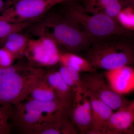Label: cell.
<instances>
[{"label":"cell","mask_w":134,"mask_h":134,"mask_svg":"<svg viewBox=\"0 0 134 134\" xmlns=\"http://www.w3.org/2000/svg\"><path fill=\"white\" fill-rule=\"evenodd\" d=\"M27 29L30 34L52 39L75 53L86 52L94 40L63 16L55 14L44 16Z\"/></svg>","instance_id":"6da1fadb"},{"label":"cell","mask_w":134,"mask_h":134,"mask_svg":"<svg viewBox=\"0 0 134 134\" xmlns=\"http://www.w3.org/2000/svg\"><path fill=\"white\" fill-rule=\"evenodd\" d=\"M62 15L94 40L115 37H128L130 31L116 19L106 15L92 14L85 9L79 0H68L60 3Z\"/></svg>","instance_id":"7a4b0ae2"},{"label":"cell","mask_w":134,"mask_h":134,"mask_svg":"<svg viewBox=\"0 0 134 134\" xmlns=\"http://www.w3.org/2000/svg\"><path fill=\"white\" fill-rule=\"evenodd\" d=\"M121 37L94 40L85 58L96 69L106 71L134 64V46Z\"/></svg>","instance_id":"3957f363"},{"label":"cell","mask_w":134,"mask_h":134,"mask_svg":"<svg viewBox=\"0 0 134 134\" xmlns=\"http://www.w3.org/2000/svg\"><path fill=\"white\" fill-rule=\"evenodd\" d=\"M46 73L29 65L11 75L0 85V105H16L30 96L36 82Z\"/></svg>","instance_id":"277c9868"},{"label":"cell","mask_w":134,"mask_h":134,"mask_svg":"<svg viewBox=\"0 0 134 134\" xmlns=\"http://www.w3.org/2000/svg\"><path fill=\"white\" fill-rule=\"evenodd\" d=\"M68 0H20L0 15V20L13 23L36 22L52 8Z\"/></svg>","instance_id":"5b68a950"},{"label":"cell","mask_w":134,"mask_h":134,"mask_svg":"<svg viewBox=\"0 0 134 134\" xmlns=\"http://www.w3.org/2000/svg\"><path fill=\"white\" fill-rule=\"evenodd\" d=\"M84 91L103 101L114 111L127 105L131 101L115 92L104 75L96 72L86 73L81 76Z\"/></svg>","instance_id":"8992f818"},{"label":"cell","mask_w":134,"mask_h":134,"mask_svg":"<svg viewBox=\"0 0 134 134\" xmlns=\"http://www.w3.org/2000/svg\"><path fill=\"white\" fill-rule=\"evenodd\" d=\"M60 52L58 44L52 39L39 37L30 39L24 56L31 66H50L59 63Z\"/></svg>","instance_id":"52a82bcc"},{"label":"cell","mask_w":134,"mask_h":134,"mask_svg":"<svg viewBox=\"0 0 134 134\" xmlns=\"http://www.w3.org/2000/svg\"><path fill=\"white\" fill-rule=\"evenodd\" d=\"M72 108L50 115L31 128L26 133L74 134L77 131L71 120Z\"/></svg>","instance_id":"ba28073f"},{"label":"cell","mask_w":134,"mask_h":134,"mask_svg":"<svg viewBox=\"0 0 134 134\" xmlns=\"http://www.w3.org/2000/svg\"><path fill=\"white\" fill-rule=\"evenodd\" d=\"M71 120L77 132L90 134L92 127V107L90 99L84 91L75 93Z\"/></svg>","instance_id":"9c48e42d"},{"label":"cell","mask_w":134,"mask_h":134,"mask_svg":"<svg viewBox=\"0 0 134 134\" xmlns=\"http://www.w3.org/2000/svg\"><path fill=\"white\" fill-rule=\"evenodd\" d=\"M134 134V99L124 107L113 112L101 134Z\"/></svg>","instance_id":"30bf717a"},{"label":"cell","mask_w":134,"mask_h":134,"mask_svg":"<svg viewBox=\"0 0 134 134\" xmlns=\"http://www.w3.org/2000/svg\"><path fill=\"white\" fill-rule=\"evenodd\" d=\"M104 76L113 90L120 95L134 92V69L131 66L107 70Z\"/></svg>","instance_id":"8fae6325"},{"label":"cell","mask_w":134,"mask_h":134,"mask_svg":"<svg viewBox=\"0 0 134 134\" xmlns=\"http://www.w3.org/2000/svg\"><path fill=\"white\" fill-rule=\"evenodd\" d=\"M88 12L102 14L117 20L124 7V0H79Z\"/></svg>","instance_id":"7c38bea8"},{"label":"cell","mask_w":134,"mask_h":134,"mask_svg":"<svg viewBox=\"0 0 134 134\" xmlns=\"http://www.w3.org/2000/svg\"><path fill=\"white\" fill-rule=\"evenodd\" d=\"M84 92L88 96L92 107V127L90 134H101L104 126L114 110L98 98Z\"/></svg>","instance_id":"4fadbf2b"},{"label":"cell","mask_w":134,"mask_h":134,"mask_svg":"<svg viewBox=\"0 0 134 134\" xmlns=\"http://www.w3.org/2000/svg\"><path fill=\"white\" fill-rule=\"evenodd\" d=\"M44 76L54 90L59 99L65 102H73L75 92L63 80L58 70L46 72Z\"/></svg>","instance_id":"5bb4252c"},{"label":"cell","mask_w":134,"mask_h":134,"mask_svg":"<svg viewBox=\"0 0 134 134\" xmlns=\"http://www.w3.org/2000/svg\"><path fill=\"white\" fill-rule=\"evenodd\" d=\"M59 63L62 66L71 68L79 73H93L96 71V69L86 58L70 52H60Z\"/></svg>","instance_id":"9a60e30c"},{"label":"cell","mask_w":134,"mask_h":134,"mask_svg":"<svg viewBox=\"0 0 134 134\" xmlns=\"http://www.w3.org/2000/svg\"><path fill=\"white\" fill-rule=\"evenodd\" d=\"M30 39L28 33L13 32L8 36L3 47L14 54L17 59H21L24 56Z\"/></svg>","instance_id":"2e32d148"},{"label":"cell","mask_w":134,"mask_h":134,"mask_svg":"<svg viewBox=\"0 0 134 134\" xmlns=\"http://www.w3.org/2000/svg\"><path fill=\"white\" fill-rule=\"evenodd\" d=\"M44 75L34 86L30 94V99L41 101H50L58 99L55 91L46 81Z\"/></svg>","instance_id":"e0dca14e"},{"label":"cell","mask_w":134,"mask_h":134,"mask_svg":"<svg viewBox=\"0 0 134 134\" xmlns=\"http://www.w3.org/2000/svg\"><path fill=\"white\" fill-rule=\"evenodd\" d=\"M58 71L63 80L75 92L83 91L81 76L79 72L71 68L62 65Z\"/></svg>","instance_id":"ac0fdd59"},{"label":"cell","mask_w":134,"mask_h":134,"mask_svg":"<svg viewBox=\"0 0 134 134\" xmlns=\"http://www.w3.org/2000/svg\"><path fill=\"white\" fill-rule=\"evenodd\" d=\"M33 21L13 23L0 20V47L3 44L8 36L14 32H21L26 30L34 23Z\"/></svg>","instance_id":"d6986e66"},{"label":"cell","mask_w":134,"mask_h":134,"mask_svg":"<svg viewBox=\"0 0 134 134\" xmlns=\"http://www.w3.org/2000/svg\"><path fill=\"white\" fill-rule=\"evenodd\" d=\"M12 105H0V134H9L12 126L9 122L13 110Z\"/></svg>","instance_id":"ffe728a7"},{"label":"cell","mask_w":134,"mask_h":134,"mask_svg":"<svg viewBox=\"0 0 134 134\" xmlns=\"http://www.w3.org/2000/svg\"><path fill=\"white\" fill-rule=\"evenodd\" d=\"M134 7L130 6L122 9L117 17L120 25L128 30H134Z\"/></svg>","instance_id":"44dd1931"},{"label":"cell","mask_w":134,"mask_h":134,"mask_svg":"<svg viewBox=\"0 0 134 134\" xmlns=\"http://www.w3.org/2000/svg\"><path fill=\"white\" fill-rule=\"evenodd\" d=\"M28 64L19 61L8 68H0V85L2 84L11 75L16 71L28 66Z\"/></svg>","instance_id":"7402d4cb"},{"label":"cell","mask_w":134,"mask_h":134,"mask_svg":"<svg viewBox=\"0 0 134 134\" xmlns=\"http://www.w3.org/2000/svg\"><path fill=\"white\" fill-rule=\"evenodd\" d=\"M16 58L5 47H0V68H6L13 65Z\"/></svg>","instance_id":"603a6c76"},{"label":"cell","mask_w":134,"mask_h":134,"mask_svg":"<svg viewBox=\"0 0 134 134\" xmlns=\"http://www.w3.org/2000/svg\"><path fill=\"white\" fill-rule=\"evenodd\" d=\"M20 0H0V12L2 13Z\"/></svg>","instance_id":"cb8c5ba5"},{"label":"cell","mask_w":134,"mask_h":134,"mask_svg":"<svg viewBox=\"0 0 134 134\" xmlns=\"http://www.w3.org/2000/svg\"><path fill=\"white\" fill-rule=\"evenodd\" d=\"M125 7H134V0H124Z\"/></svg>","instance_id":"d4e9b609"}]
</instances>
